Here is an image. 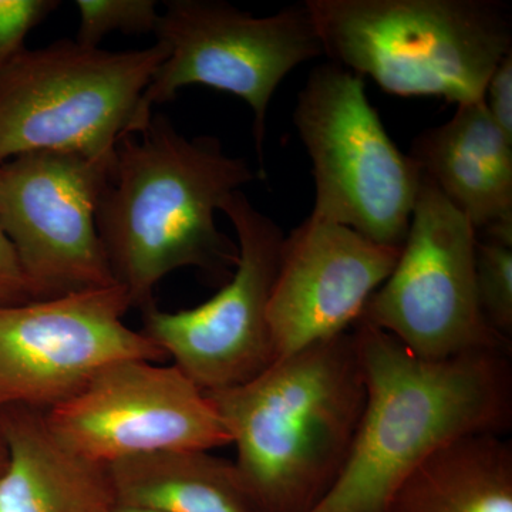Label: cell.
Listing matches in <instances>:
<instances>
[{
	"instance_id": "obj_1",
	"label": "cell",
	"mask_w": 512,
	"mask_h": 512,
	"mask_svg": "<svg viewBox=\"0 0 512 512\" xmlns=\"http://www.w3.org/2000/svg\"><path fill=\"white\" fill-rule=\"evenodd\" d=\"M256 178L220 140L184 137L161 114L120 138L96 222L131 308L154 305L157 285L178 269L197 268L224 284L231 278L238 247L217 228L215 212Z\"/></svg>"
},
{
	"instance_id": "obj_2",
	"label": "cell",
	"mask_w": 512,
	"mask_h": 512,
	"mask_svg": "<svg viewBox=\"0 0 512 512\" xmlns=\"http://www.w3.org/2000/svg\"><path fill=\"white\" fill-rule=\"evenodd\" d=\"M353 332L365 412L338 481L312 512H386L397 488L437 448L467 434L503 436L512 423L508 352L424 359L366 323Z\"/></svg>"
},
{
	"instance_id": "obj_3",
	"label": "cell",
	"mask_w": 512,
	"mask_h": 512,
	"mask_svg": "<svg viewBox=\"0 0 512 512\" xmlns=\"http://www.w3.org/2000/svg\"><path fill=\"white\" fill-rule=\"evenodd\" d=\"M256 512H312L342 473L366 406L353 328L207 393Z\"/></svg>"
},
{
	"instance_id": "obj_4",
	"label": "cell",
	"mask_w": 512,
	"mask_h": 512,
	"mask_svg": "<svg viewBox=\"0 0 512 512\" xmlns=\"http://www.w3.org/2000/svg\"><path fill=\"white\" fill-rule=\"evenodd\" d=\"M323 56L396 96L484 100L512 53V19L495 0H306Z\"/></svg>"
},
{
	"instance_id": "obj_5",
	"label": "cell",
	"mask_w": 512,
	"mask_h": 512,
	"mask_svg": "<svg viewBox=\"0 0 512 512\" xmlns=\"http://www.w3.org/2000/svg\"><path fill=\"white\" fill-rule=\"evenodd\" d=\"M163 43L110 52L57 40L0 67V164L35 151L114 153L167 57Z\"/></svg>"
},
{
	"instance_id": "obj_6",
	"label": "cell",
	"mask_w": 512,
	"mask_h": 512,
	"mask_svg": "<svg viewBox=\"0 0 512 512\" xmlns=\"http://www.w3.org/2000/svg\"><path fill=\"white\" fill-rule=\"evenodd\" d=\"M293 123L312 160V217L402 248L423 173L384 130L365 79L332 62L316 67Z\"/></svg>"
},
{
	"instance_id": "obj_7",
	"label": "cell",
	"mask_w": 512,
	"mask_h": 512,
	"mask_svg": "<svg viewBox=\"0 0 512 512\" xmlns=\"http://www.w3.org/2000/svg\"><path fill=\"white\" fill-rule=\"evenodd\" d=\"M154 35L168 55L141 97L131 134L148 126L156 104L175 99L184 87L201 84L247 101L261 160L275 90L296 66L323 56L305 2L255 18L225 2L170 0Z\"/></svg>"
},
{
	"instance_id": "obj_8",
	"label": "cell",
	"mask_w": 512,
	"mask_h": 512,
	"mask_svg": "<svg viewBox=\"0 0 512 512\" xmlns=\"http://www.w3.org/2000/svg\"><path fill=\"white\" fill-rule=\"evenodd\" d=\"M476 244L470 221L423 174L397 264L357 323L389 333L424 359L510 352V340L488 326L478 306Z\"/></svg>"
},
{
	"instance_id": "obj_9",
	"label": "cell",
	"mask_w": 512,
	"mask_h": 512,
	"mask_svg": "<svg viewBox=\"0 0 512 512\" xmlns=\"http://www.w3.org/2000/svg\"><path fill=\"white\" fill-rule=\"evenodd\" d=\"M114 156L35 151L0 164V225L33 301L117 285L96 222Z\"/></svg>"
},
{
	"instance_id": "obj_10",
	"label": "cell",
	"mask_w": 512,
	"mask_h": 512,
	"mask_svg": "<svg viewBox=\"0 0 512 512\" xmlns=\"http://www.w3.org/2000/svg\"><path fill=\"white\" fill-rule=\"evenodd\" d=\"M221 211L238 238L231 278L195 308L165 312L154 303L141 311V332L205 393L247 383L275 362L268 305L284 232L242 191L229 195Z\"/></svg>"
},
{
	"instance_id": "obj_11",
	"label": "cell",
	"mask_w": 512,
	"mask_h": 512,
	"mask_svg": "<svg viewBox=\"0 0 512 512\" xmlns=\"http://www.w3.org/2000/svg\"><path fill=\"white\" fill-rule=\"evenodd\" d=\"M130 309L120 285L0 306V410L49 412L111 363L168 359L143 332L128 328Z\"/></svg>"
},
{
	"instance_id": "obj_12",
	"label": "cell",
	"mask_w": 512,
	"mask_h": 512,
	"mask_svg": "<svg viewBox=\"0 0 512 512\" xmlns=\"http://www.w3.org/2000/svg\"><path fill=\"white\" fill-rule=\"evenodd\" d=\"M57 439L87 460L116 461L170 450L228 446L231 436L208 394L177 366L111 363L46 412Z\"/></svg>"
},
{
	"instance_id": "obj_13",
	"label": "cell",
	"mask_w": 512,
	"mask_h": 512,
	"mask_svg": "<svg viewBox=\"0 0 512 512\" xmlns=\"http://www.w3.org/2000/svg\"><path fill=\"white\" fill-rule=\"evenodd\" d=\"M400 251L309 215L282 242L268 305L275 360L349 332Z\"/></svg>"
},
{
	"instance_id": "obj_14",
	"label": "cell",
	"mask_w": 512,
	"mask_h": 512,
	"mask_svg": "<svg viewBox=\"0 0 512 512\" xmlns=\"http://www.w3.org/2000/svg\"><path fill=\"white\" fill-rule=\"evenodd\" d=\"M409 156L477 234L512 224V140L484 100L460 104L447 123L423 131Z\"/></svg>"
},
{
	"instance_id": "obj_15",
	"label": "cell",
	"mask_w": 512,
	"mask_h": 512,
	"mask_svg": "<svg viewBox=\"0 0 512 512\" xmlns=\"http://www.w3.org/2000/svg\"><path fill=\"white\" fill-rule=\"evenodd\" d=\"M9 463L0 478V512H113L117 505L109 467L64 446L45 410H0Z\"/></svg>"
},
{
	"instance_id": "obj_16",
	"label": "cell",
	"mask_w": 512,
	"mask_h": 512,
	"mask_svg": "<svg viewBox=\"0 0 512 512\" xmlns=\"http://www.w3.org/2000/svg\"><path fill=\"white\" fill-rule=\"evenodd\" d=\"M386 512H512V447L501 434H467L431 453Z\"/></svg>"
},
{
	"instance_id": "obj_17",
	"label": "cell",
	"mask_w": 512,
	"mask_h": 512,
	"mask_svg": "<svg viewBox=\"0 0 512 512\" xmlns=\"http://www.w3.org/2000/svg\"><path fill=\"white\" fill-rule=\"evenodd\" d=\"M117 504L156 512H256L234 461L170 450L109 464Z\"/></svg>"
},
{
	"instance_id": "obj_18",
	"label": "cell",
	"mask_w": 512,
	"mask_h": 512,
	"mask_svg": "<svg viewBox=\"0 0 512 512\" xmlns=\"http://www.w3.org/2000/svg\"><path fill=\"white\" fill-rule=\"evenodd\" d=\"M476 291L488 326L512 336V224L477 234Z\"/></svg>"
},
{
	"instance_id": "obj_19",
	"label": "cell",
	"mask_w": 512,
	"mask_h": 512,
	"mask_svg": "<svg viewBox=\"0 0 512 512\" xmlns=\"http://www.w3.org/2000/svg\"><path fill=\"white\" fill-rule=\"evenodd\" d=\"M79 30L76 42L99 47L113 32L156 33L161 13L154 0H77Z\"/></svg>"
},
{
	"instance_id": "obj_20",
	"label": "cell",
	"mask_w": 512,
	"mask_h": 512,
	"mask_svg": "<svg viewBox=\"0 0 512 512\" xmlns=\"http://www.w3.org/2000/svg\"><path fill=\"white\" fill-rule=\"evenodd\" d=\"M56 0H0V67L25 49V40L59 8Z\"/></svg>"
},
{
	"instance_id": "obj_21",
	"label": "cell",
	"mask_w": 512,
	"mask_h": 512,
	"mask_svg": "<svg viewBox=\"0 0 512 512\" xmlns=\"http://www.w3.org/2000/svg\"><path fill=\"white\" fill-rule=\"evenodd\" d=\"M484 101L494 123L512 140V53L491 74Z\"/></svg>"
},
{
	"instance_id": "obj_22",
	"label": "cell",
	"mask_w": 512,
	"mask_h": 512,
	"mask_svg": "<svg viewBox=\"0 0 512 512\" xmlns=\"http://www.w3.org/2000/svg\"><path fill=\"white\" fill-rule=\"evenodd\" d=\"M33 301L15 249L0 225V306Z\"/></svg>"
},
{
	"instance_id": "obj_23",
	"label": "cell",
	"mask_w": 512,
	"mask_h": 512,
	"mask_svg": "<svg viewBox=\"0 0 512 512\" xmlns=\"http://www.w3.org/2000/svg\"><path fill=\"white\" fill-rule=\"evenodd\" d=\"M9 463V448L6 444L5 436H3L2 430H0V478L5 474L6 467Z\"/></svg>"
},
{
	"instance_id": "obj_24",
	"label": "cell",
	"mask_w": 512,
	"mask_h": 512,
	"mask_svg": "<svg viewBox=\"0 0 512 512\" xmlns=\"http://www.w3.org/2000/svg\"><path fill=\"white\" fill-rule=\"evenodd\" d=\"M113 512H156L150 510H143V508L126 507V505H116Z\"/></svg>"
}]
</instances>
